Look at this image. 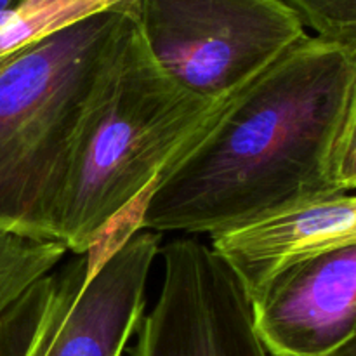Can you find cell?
I'll return each instance as SVG.
<instances>
[{"label": "cell", "instance_id": "7c38bea8", "mask_svg": "<svg viewBox=\"0 0 356 356\" xmlns=\"http://www.w3.org/2000/svg\"><path fill=\"white\" fill-rule=\"evenodd\" d=\"M327 172L330 184L337 191L351 193L356 190V70L343 117L330 146Z\"/></svg>", "mask_w": 356, "mask_h": 356}, {"label": "cell", "instance_id": "7a4b0ae2", "mask_svg": "<svg viewBox=\"0 0 356 356\" xmlns=\"http://www.w3.org/2000/svg\"><path fill=\"white\" fill-rule=\"evenodd\" d=\"M132 21L125 0L0 61V233L56 240L70 156Z\"/></svg>", "mask_w": 356, "mask_h": 356}, {"label": "cell", "instance_id": "3957f363", "mask_svg": "<svg viewBox=\"0 0 356 356\" xmlns=\"http://www.w3.org/2000/svg\"><path fill=\"white\" fill-rule=\"evenodd\" d=\"M225 103L167 75L132 21L70 156L56 207V240L70 254L92 249L141 205L160 174L200 138Z\"/></svg>", "mask_w": 356, "mask_h": 356}, {"label": "cell", "instance_id": "5bb4252c", "mask_svg": "<svg viewBox=\"0 0 356 356\" xmlns=\"http://www.w3.org/2000/svg\"><path fill=\"white\" fill-rule=\"evenodd\" d=\"M24 0H0V21L17 9Z\"/></svg>", "mask_w": 356, "mask_h": 356}, {"label": "cell", "instance_id": "5b68a950", "mask_svg": "<svg viewBox=\"0 0 356 356\" xmlns=\"http://www.w3.org/2000/svg\"><path fill=\"white\" fill-rule=\"evenodd\" d=\"M160 68L191 92L228 101L308 35L282 0H132Z\"/></svg>", "mask_w": 356, "mask_h": 356}, {"label": "cell", "instance_id": "6da1fadb", "mask_svg": "<svg viewBox=\"0 0 356 356\" xmlns=\"http://www.w3.org/2000/svg\"><path fill=\"white\" fill-rule=\"evenodd\" d=\"M355 70L356 47L306 35L160 174L138 228L212 238L343 193L327 160Z\"/></svg>", "mask_w": 356, "mask_h": 356}, {"label": "cell", "instance_id": "30bf717a", "mask_svg": "<svg viewBox=\"0 0 356 356\" xmlns=\"http://www.w3.org/2000/svg\"><path fill=\"white\" fill-rule=\"evenodd\" d=\"M68 254V249L58 240L0 233V313Z\"/></svg>", "mask_w": 356, "mask_h": 356}, {"label": "cell", "instance_id": "52a82bcc", "mask_svg": "<svg viewBox=\"0 0 356 356\" xmlns=\"http://www.w3.org/2000/svg\"><path fill=\"white\" fill-rule=\"evenodd\" d=\"M256 327L273 356H329L356 329V245L299 261L252 298Z\"/></svg>", "mask_w": 356, "mask_h": 356}, {"label": "cell", "instance_id": "4fadbf2b", "mask_svg": "<svg viewBox=\"0 0 356 356\" xmlns=\"http://www.w3.org/2000/svg\"><path fill=\"white\" fill-rule=\"evenodd\" d=\"M329 356H356V329L353 332V336L346 341L341 348H337L334 353H330Z\"/></svg>", "mask_w": 356, "mask_h": 356}, {"label": "cell", "instance_id": "9c48e42d", "mask_svg": "<svg viewBox=\"0 0 356 356\" xmlns=\"http://www.w3.org/2000/svg\"><path fill=\"white\" fill-rule=\"evenodd\" d=\"M122 2L125 0H24L0 21V61L33 38Z\"/></svg>", "mask_w": 356, "mask_h": 356}, {"label": "cell", "instance_id": "ba28073f", "mask_svg": "<svg viewBox=\"0 0 356 356\" xmlns=\"http://www.w3.org/2000/svg\"><path fill=\"white\" fill-rule=\"evenodd\" d=\"M211 240L212 249L229 264L252 299L285 268L356 245V195L318 198Z\"/></svg>", "mask_w": 356, "mask_h": 356}, {"label": "cell", "instance_id": "277c9868", "mask_svg": "<svg viewBox=\"0 0 356 356\" xmlns=\"http://www.w3.org/2000/svg\"><path fill=\"white\" fill-rule=\"evenodd\" d=\"M129 212L103 240L28 285L0 313V356H122L146 309L162 235Z\"/></svg>", "mask_w": 356, "mask_h": 356}, {"label": "cell", "instance_id": "8fae6325", "mask_svg": "<svg viewBox=\"0 0 356 356\" xmlns=\"http://www.w3.org/2000/svg\"><path fill=\"white\" fill-rule=\"evenodd\" d=\"M315 37L356 47V0H282Z\"/></svg>", "mask_w": 356, "mask_h": 356}, {"label": "cell", "instance_id": "8992f818", "mask_svg": "<svg viewBox=\"0 0 356 356\" xmlns=\"http://www.w3.org/2000/svg\"><path fill=\"white\" fill-rule=\"evenodd\" d=\"M159 256L162 284L131 356H273L249 292L212 245L184 235L162 245Z\"/></svg>", "mask_w": 356, "mask_h": 356}]
</instances>
